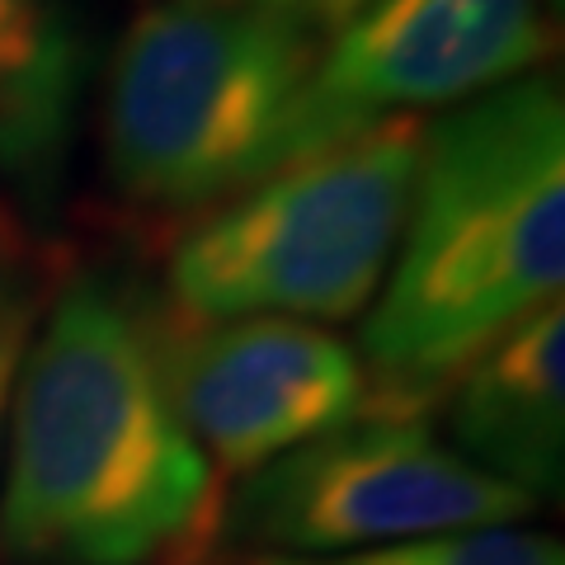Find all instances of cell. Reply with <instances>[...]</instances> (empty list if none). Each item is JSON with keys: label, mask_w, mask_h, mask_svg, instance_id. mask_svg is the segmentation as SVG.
<instances>
[{"label": "cell", "mask_w": 565, "mask_h": 565, "mask_svg": "<svg viewBox=\"0 0 565 565\" xmlns=\"http://www.w3.org/2000/svg\"><path fill=\"white\" fill-rule=\"evenodd\" d=\"M250 565H565L556 537L537 527H476V533H444L377 546L353 556H255Z\"/></svg>", "instance_id": "cell-10"}, {"label": "cell", "mask_w": 565, "mask_h": 565, "mask_svg": "<svg viewBox=\"0 0 565 565\" xmlns=\"http://www.w3.org/2000/svg\"><path fill=\"white\" fill-rule=\"evenodd\" d=\"M565 282V99L523 76L424 122L396 255L359 326L363 411L424 415Z\"/></svg>", "instance_id": "cell-2"}, {"label": "cell", "mask_w": 565, "mask_h": 565, "mask_svg": "<svg viewBox=\"0 0 565 565\" xmlns=\"http://www.w3.org/2000/svg\"><path fill=\"white\" fill-rule=\"evenodd\" d=\"M424 122L340 137L199 212L166 264L170 316H282L326 330L363 321L396 255Z\"/></svg>", "instance_id": "cell-4"}, {"label": "cell", "mask_w": 565, "mask_h": 565, "mask_svg": "<svg viewBox=\"0 0 565 565\" xmlns=\"http://www.w3.org/2000/svg\"><path fill=\"white\" fill-rule=\"evenodd\" d=\"M222 481L166 377V307L104 269L52 282L0 457V546L24 565H203Z\"/></svg>", "instance_id": "cell-1"}, {"label": "cell", "mask_w": 565, "mask_h": 565, "mask_svg": "<svg viewBox=\"0 0 565 565\" xmlns=\"http://www.w3.org/2000/svg\"><path fill=\"white\" fill-rule=\"evenodd\" d=\"M321 39L259 0H156L122 29L99 99L104 174L128 207L199 217L274 174Z\"/></svg>", "instance_id": "cell-3"}, {"label": "cell", "mask_w": 565, "mask_h": 565, "mask_svg": "<svg viewBox=\"0 0 565 565\" xmlns=\"http://www.w3.org/2000/svg\"><path fill=\"white\" fill-rule=\"evenodd\" d=\"M47 269L39 250L24 241V226L14 212H0V457H6L10 405L20 386V367L33 340V326L47 307Z\"/></svg>", "instance_id": "cell-11"}, {"label": "cell", "mask_w": 565, "mask_h": 565, "mask_svg": "<svg viewBox=\"0 0 565 565\" xmlns=\"http://www.w3.org/2000/svg\"><path fill=\"white\" fill-rule=\"evenodd\" d=\"M90 57L52 0H0V184L47 217L66 184Z\"/></svg>", "instance_id": "cell-9"}, {"label": "cell", "mask_w": 565, "mask_h": 565, "mask_svg": "<svg viewBox=\"0 0 565 565\" xmlns=\"http://www.w3.org/2000/svg\"><path fill=\"white\" fill-rule=\"evenodd\" d=\"M537 514L500 476L467 462L424 415L340 424L241 476L222 494V523L255 556H353L377 546L519 527Z\"/></svg>", "instance_id": "cell-5"}, {"label": "cell", "mask_w": 565, "mask_h": 565, "mask_svg": "<svg viewBox=\"0 0 565 565\" xmlns=\"http://www.w3.org/2000/svg\"><path fill=\"white\" fill-rule=\"evenodd\" d=\"M166 377L222 490L359 419L367 401L359 349L282 316L180 321L166 307Z\"/></svg>", "instance_id": "cell-7"}, {"label": "cell", "mask_w": 565, "mask_h": 565, "mask_svg": "<svg viewBox=\"0 0 565 565\" xmlns=\"http://www.w3.org/2000/svg\"><path fill=\"white\" fill-rule=\"evenodd\" d=\"M556 33L546 0H373L321 39L274 170L396 118H438L537 76Z\"/></svg>", "instance_id": "cell-6"}, {"label": "cell", "mask_w": 565, "mask_h": 565, "mask_svg": "<svg viewBox=\"0 0 565 565\" xmlns=\"http://www.w3.org/2000/svg\"><path fill=\"white\" fill-rule=\"evenodd\" d=\"M448 444L527 500L561 494L565 471V302L500 334L438 401Z\"/></svg>", "instance_id": "cell-8"}, {"label": "cell", "mask_w": 565, "mask_h": 565, "mask_svg": "<svg viewBox=\"0 0 565 565\" xmlns=\"http://www.w3.org/2000/svg\"><path fill=\"white\" fill-rule=\"evenodd\" d=\"M259 6L282 14V20L297 24V29L316 33V39H326V33L349 24L353 14H359L363 6H373V0H259Z\"/></svg>", "instance_id": "cell-12"}]
</instances>
